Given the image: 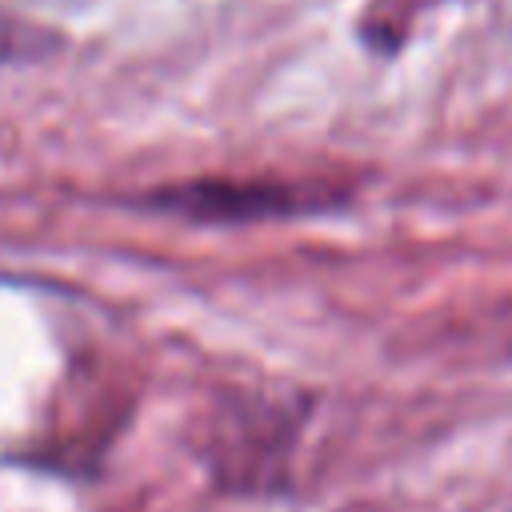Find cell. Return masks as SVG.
I'll return each mask as SVG.
<instances>
[{
	"instance_id": "1",
	"label": "cell",
	"mask_w": 512,
	"mask_h": 512,
	"mask_svg": "<svg viewBox=\"0 0 512 512\" xmlns=\"http://www.w3.org/2000/svg\"><path fill=\"white\" fill-rule=\"evenodd\" d=\"M324 188L308 184H280V180H196L148 192L144 204L156 212H172L200 224H244V220H272V216H300L332 204Z\"/></svg>"
},
{
	"instance_id": "2",
	"label": "cell",
	"mask_w": 512,
	"mask_h": 512,
	"mask_svg": "<svg viewBox=\"0 0 512 512\" xmlns=\"http://www.w3.org/2000/svg\"><path fill=\"white\" fill-rule=\"evenodd\" d=\"M40 44H44V32H36L28 20L12 12H0V64L28 60L32 52H40Z\"/></svg>"
}]
</instances>
